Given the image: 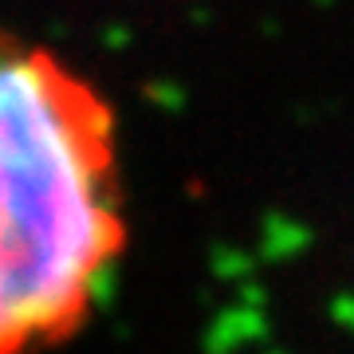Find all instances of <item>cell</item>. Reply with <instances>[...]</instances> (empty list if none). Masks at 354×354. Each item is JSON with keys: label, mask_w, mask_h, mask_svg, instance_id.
Here are the masks:
<instances>
[{"label": "cell", "mask_w": 354, "mask_h": 354, "mask_svg": "<svg viewBox=\"0 0 354 354\" xmlns=\"http://www.w3.org/2000/svg\"><path fill=\"white\" fill-rule=\"evenodd\" d=\"M106 118L32 51H0V354L64 327L114 252Z\"/></svg>", "instance_id": "6da1fadb"}]
</instances>
